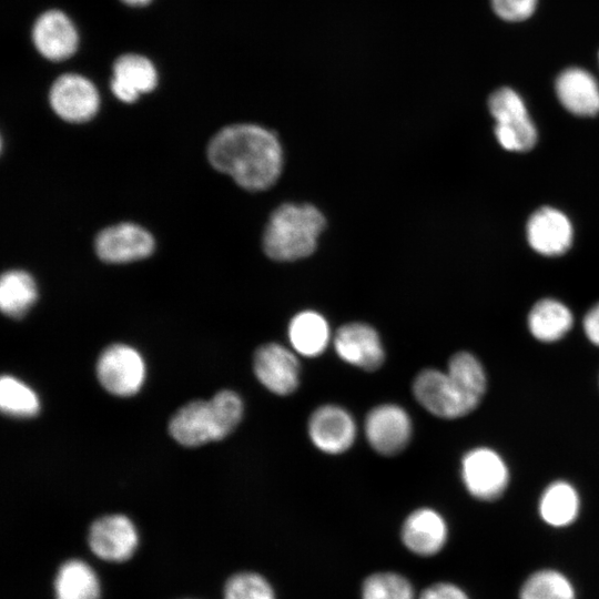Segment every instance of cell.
Returning a JSON list of instances; mask_svg holds the SVG:
<instances>
[{
    "label": "cell",
    "instance_id": "1",
    "mask_svg": "<svg viewBox=\"0 0 599 599\" xmlns=\"http://www.w3.org/2000/svg\"><path fill=\"white\" fill-rule=\"evenodd\" d=\"M211 165L230 175L240 186L262 191L272 186L283 166V152L276 135L255 124L223 128L210 141Z\"/></svg>",
    "mask_w": 599,
    "mask_h": 599
},
{
    "label": "cell",
    "instance_id": "2",
    "mask_svg": "<svg viewBox=\"0 0 599 599\" xmlns=\"http://www.w3.org/2000/svg\"><path fill=\"white\" fill-rule=\"evenodd\" d=\"M243 402L233 390L224 389L210 400H193L171 418L169 430L181 445L195 447L230 435L243 416Z\"/></svg>",
    "mask_w": 599,
    "mask_h": 599
},
{
    "label": "cell",
    "instance_id": "3",
    "mask_svg": "<svg viewBox=\"0 0 599 599\" xmlns=\"http://www.w3.org/2000/svg\"><path fill=\"white\" fill-rule=\"evenodd\" d=\"M325 223L323 214L311 204H282L267 223L264 251L276 261L306 257L315 251Z\"/></svg>",
    "mask_w": 599,
    "mask_h": 599
},
{
    "label": "cell",
    "instance_id": "4",
    "mask_svg": "<svg viewBox=\"0 0 599 599\" xmlns=\"http://www.w3.org/2000/svg\"><path fill=\"white\" fill-rule=\"evenodd\" d=\"M416 400L440 418H458L474 410L480 400L471 396L448 372L426 368L413 382Z\"/></svg>",
    "mask_w": 599,
    "mask_h": 599
},
{
    "label": "cell",
    "instance_id": "5",
    "mask_svg": "<svg viewBox=\"0 0 599 599\" xmlns=\"http://www.w3.org/2000/svg\"><path fill=\"white\" fill-rule=\"evenodd\" d=\"M496 120L495 135L508 151H529L537 141V131L521 97L510 88L496 90L488 100Z\"/></svg>",
    "mask_w": 599,
    "mask_h": 599
},
{
    "label": "cell",
    "instance_id": "6",
    "mask_svg": "<svg viewBox=\"0 0 599 599\" xmlns=\"http://www.w3.org/2000/svg\"><path fill=\"white\" fill-rule=\"evenodd\" d=\"M97 375L101 385L116 396H132L140 390L145 378V364L141 354L124 344H113L100 355Z\"/></svg>",
    "mask_w": 599,
    "mask_h": 599
},
{
    "label": "cell",
    "instance_id": "7",
    "mask_svg": "<svg viewBox=\"0 0 599 599\" xmlns=\"http://www.w3.org/2000/svg\"><path fill=\"white\" fill-rule=\"evenodd\" d=\"M49 102L55 114L64 121L81 123L97 114L100 97L89 79L77 73H65L52 83Z\"/></svg>",
    "mask_w": 599,
    "mask_h": 599
},
{
    "label": "cell",
    "instance_id": "8",
    "mask_svg": "<svg viewBox=\"0 0 599 599\" xmlns=\"http://www.w3.org/2000/svg\"><path fill=\"white\" fill-rule=\"evenodd\" d=\"M413 425L407 412L395 404L372 408L365 419V434L370 447L380 455L403 451L412 437Z\"/></svg>",
    "mask_w": 599,
    "mask_h": 599
},
{
    "label": "cell",
    "instance_id": "9",
    "mask_svg": "<svg viewBox=\"0 0 599 599\" xmlns=\"http://www.w3.org/2000/svg\"><path fill=\"white\" fill-rule=\"evenodd\" d=\"M88 544L91 551L109 562L129 560L139 545L134 524L124 515H106L92 522Z\"/></svg>",
    "mask_w": 599,
    "mask_h": 599
},
{
    "label": "cell",
    "instance_id": "10",
    "mask_svg": "<svg viewBox=\"0 0 599 599\" xmlns=\"http://www.w3.org/2000/svg\"><path fill=\"white\" fill-rule=\"evenodd\" d=\"M461 476L467 490L483 500L497 499L508 484V469L501 457L485 447L468 451L461 463Z\"/></svg>",
    "mask_w": 599,
    "mask_h": 599
},
{
    "label": "cell",
    "instance_id": "11",
    "mask_svg": "<svg viewBox=\"0 0 599 599\" xmlns=\"http://www.w3.org/2000/svg\"><path fill=\"white\" fill-rule=\"evenodd\" d=\"M253 367L260 383L276 395H290L300 385V362L293 352L280 344L268 343L257 348Z\"/></svg>",
    "mask_w": 599,
    "mask_h": 599
},
{
    "label": "cell",
    "instance_id": "12",
    "mask_svg": "<svg viewBox=\"0 0 599 599\" xmlns=\"http://www.w3.org/2000/svg\"><path fill=\"white\" fill-rule=\"evenodd\" d=\"M308 436L313 445L325 454L337 455L348 450L356 438V424L352 415L337 405L316 408L308 420Z\"/></svg>",
    "mask_w": 599,
    "mask_h": 599
},
{
    "label": "cell",
    "instance_id": "13",
    "mask_svg": "<svg viewBox=\"0 0 599 599\" xmlns=\"http://www.w3.org/2000/svg\"><path fill=\"white\" fill-rule=\"evenodd\" d=\"M153 236L140 225L120 223L102 230L95 238L98 256L108 263H126L149 256Z\"/></svg>",
    "mask_w": 599,
    "mask_h": 599
},
{
    "label": "cell",
    "instance_id": "14",
    "mask_svg": "<svg viewBox=\"0 0 599 599\" xmlns=\"http://www.w3.org/2000/svg\"><path fill=\"white\" fill-rule=\"evenodd\" d=\"M336 354L346 363L367 372L378 369L385 352L377 332L364 323H348L334 336Z\"/></svg>",
    "mask_w": 599,
    "mask_h": 599
},
{
    "label": "cell",
    "instance_id": "15",
    "mask_svg": "<svg viewBox=\"0 0 599 599\" xmlns=\"http://www.w3.org/2000/svg\"><path fill=\"white\" fill-rule=\"evenodd\" d=\"M38 52L50 61H62L78 49L79 34L71 19L60 10H48L40 14L31 32Z\"/></svg>",
    "mask_w": 599,
    "mask_h": 599
},
{
    "label": "cell",
    "instance_id": "16",
    "mask_svg": "<svg viewBox=\"0 0 599 599\" xmlns=\"http://www.w3.org/2000/svg\"><path fill=\"white\" fill-rule=\"evenodd\" d=\"M527 240L530 246L542 255H560L570 247L572 226L562 212L546 206L536 211L528 220Z\"/></svg>",
    "mask_w": 599,
    "mask_h": 599
},
{
    "label": "cell",
    "instance_id": "17",
    "mask_svg": "<svg viewBox=\"0 0 599 599\" xmlns=\"http://www.w3.org/2000/svg\"><path fill=\"white\" fill-rule=\"evenodd\" d=\"M112 71L111 91L125 103L136 101L140 94L151 92L158 84L155 67L141 54H122L114 61Z\"/></svg>",
    "mask_w": 599,
    "mask_h": 599
},
{
    "label": "cell",
    "instance_id": "18",
    "mask_svg": "<svg viewBox=\"0 0 599 599\" xmlns=\"http://www.w3.org/2000/svg\"><path fill=\"white\" fill-rule=\"evenodd\" d=\"M555 90L559 102L570 113L579 116L599 113V84L587 70L577 67L564 70Z\"/></svg>",
    "mask_w": 599,
    "mask_h": 599
},
{
    "label": "cell",
    "instance_id": "19",
    "mask_svg": "<svg viewBox=\"0 0 599 599\" xmlns=\"http://www.w3.org/2000/svg\"><path fill=\"white\" fill-rule=\"evenodd\" d=\"M402 540L408 550L418 556L436 555L447 540L446 522L434 509H416L403 524Z\"/></svg>",
    "mask_w": 599,
    "mask_h": 599
},
{
    "label": "cell",
    "instance_id": "20",
    "mask_svg": "<svg viewBox=\"0 0 599 599\" xmlns=\"http://www.w3.org/2000/svg\"><path fill=\"white\" fill-rule=\"evenodd\" d=\"M54 599H100L101 587L95 571L81 559H69L57 570Z\"/></svg>",
    "mask_w": 599,
    "mask_h": 599
},
{
    "label": "cell",
    "instance_id": "21",
    "mask_svg": "<svg viewBox=\"0 0 599 599\" xmlns=\"http://www.w3.org/2000/svg\"><path fill=\"white\" fill-rule=\"evenodd\" d=\"M329 337L326 319L314 311L298 313L288 325V339L292 347L305 357L321 355L326 349Z\"/></svg>",
    "mask_w": 599,
    "mask_h": 599
},
{
    "label": "cell",
    "instance_id": "22",
    "mask_svg": "<svg viewBox=\"0 0 599 599\" xmlns=\"http://www.w3.org/2000/svg\"><path fill=\"white\" fill-rule=\"evenodd\" d=\"M572 326V315L567 306L556 300H541L528 316L530 333L541 342H555Z\"/></svg>",
    "mask_w": 599,
    "mask_h": 599
},
{
    "label": "cell",
    "instance_id": "23",
    "mask_svg": "<svg viewBox=\"0 0 599 599\" xmlns=\"http://www.w3.org/2000/svg\"><path fill=\"white\" fill-rule=\"evenodd\" d=\"M37 285L30 274L11 270L0 280V307L3 314L19 318L23 316L37 300Z\"/></svg>",
    "mask_w": 599,
    "mask_h": 599
},
{
    "label": "cell",
    "instance_id": "24",
    "mask_svg": "<svg viewBox=\"0 0 599 599\" xmlns=\"http://www.w3.org/2000/svg\"><path fill=\"white\" fill-rule=\"evenodd\" d=\"M578 509V495L566 481L551 484L540 498V516L547 524L555 527L570 525L576 519Z\"/></svg>",
    "mask_w": 599,
    "mask_h": 599
},
{
    "label": "cell",
    "instance_id": "25",
    "mask_svg": "<svg viewBox=\"0 0 599 599\" xmlns=\"http://www.w3.org/2000/svg\"><path fill=\"white\" fill-rule=\"evenodd\" d=\"M519 599H575L569 579L551 569L536 571L521 586Z\"/></svg>",
    "mask_w": 599,
    "mask_h": 599
},
{
    "label": "cell",
    "instance_id": "26",
    "mask_svg": "<svg viewBox=\"0 0 599 599\" xmlns=\"http://www.w3.org/2000/svg\"><path fill=\"white\" fill-rule=\"evenodd\" d=\"M1 410L14 417H32L40 409L39 397L28 385L11 375L0 380Z\"/></svg>",
    "mask_w": 599,
    "mask_h": 599
},
{
    "label": "cell",
    "instance_id": "27",
    "mask_svg": "<svg viewBox=\"0 0 599 599\" xmlns=\"http://www.w3.org/2000/svg\"><path fill=\"white\" fill-rule=\"evenodd\" d=\"M362 599H415L412 583L390 571L368 576L362 586Z\"/></svg>",
    "mask_w": 599,
    "mask_h": 599
},
{
    "label": "cell",
    "instance_id": "28",
    "mask_svg": "<svg viewBox=\"0 0 599 599\" xmlns=\"http://www.w3.org/2000/svg\"><path fill=\"white\" fill-rule=\"evenodd\" d=\"M447 372L455 377L464 388L478 400L486 390L485 370L479 361L467 352L453 355Z\"/></svg>",
    "mask_w": 599,
    "mask_h": 599
},
{
    "label": "cell",
    "instance_id": "29",
    "mask_svg": "<svg viewBox=\"0 0 599 599\" xmlns=\"http://www.w3.org/2000/svg\"><path fill=\"white\" fill-rule=\"evenodd\" d=\"M224 599H275L270 582L261 575L243 571L232 575L223 588Z\"/></svg>",
    "mask_w": 599,
    "mask_h": 599
},
{
    "label": "cell",
    "instance_id": "30",
    "mask_svg": "<svg viewBox=\"0 0 599 599\" xmlns=\"http://www.w3.org/2000/svg\"><path fill=\"white\" fill-rule=\"evenodd\" d=\"M538 0H490L495 13L506 21L528 19L536 10Z\"/></svg>",
    "mask_w": 599,
    "mask_h": 599
},
{
    "label": "cell",
    "instance_id": "31",
    "mask_svg": "<svg viewBox=\"0 0 599 599\" xmlns=\"http://www.w3.org/2000/svg\"><path fill=\"white\" fill-rule=\"evenodd\" d=\"M418 599H469L468 596L456 585L438 582L427 587Z\"/></svg>",
    "mask_w": 599,
    "mask_h": 599
},
{
    "label": "cell",
    "instance_id": "32",
    "mask_svg": "<svg viewBox=\"0 0 599 599\" xmlns=\"http://www.w3.org/2000/svg\"><path fill=\"white\" fill-rule=\"evenodd\" d=\"M583 329L591 343L599 346V304L593 306L585 316Z\"/></svg>",
    "mask_w": 599,
    "mask_h": 599
},
{
    "label": "cell",
    "instance_id": "33",
    "mask_svg": "<svg viewBox=\"0 0 599 599\" xmlns=\"http://www.w3.org/2000/svg\"><path fill=\"white\" fill-rule=\"evenodd\" d=\"M121 1L131 7H142L150 3L152 0H121Z\"/></svg>",
    "mask_w": 599,
    "mask_h": 599
}]
</instances>
